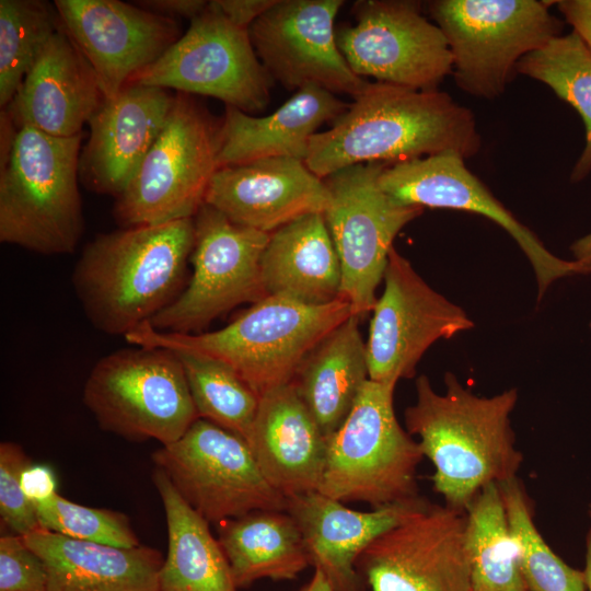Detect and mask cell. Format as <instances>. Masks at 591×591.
<instances>
[{"label":"cell","mask_w":591,"mask_h":591,"mask_svg":"<svg viewBox=\"0 0 591 591\" xmlns=\"http://www.w3.org/2000/svg\"><path fill=\"white\" fill-rule=\"evenodd\" d=\"M387 165L356 164L324 178L331 192L324 217L340 263V298L359 320L373 310L395 236L424 211L380 187Z\"/></svg>","instance_id":"30bf717a"},{"label":"cell","mask_w":591,"mask_h":591,"mask_svg":"<svg viewBox=\"0 0 591 591\" xmlns=\"http://www.w3.org/2000/svg\"><path fill=\"white\" fill-rule=\"evenodd\" d=\"M155 468L209 523L256 510L287 511L288 499L262 474L247 442L198 418L175 442L152 453Z\"/></svg>","instance_id":"4fadbf2b"},{"label":"cell","mask_w":591,"mask_h":591,"mask_svg":"<svg viewBox=\"0 0 591 591\" xmlns=\"http://www.w3.org/2000/svg\"><path fill=\"white\" fill-rule=\"evenodd\" d=\"M174 352L184 368L198 418L206 419L246 441L259 396L227 363L196 352Z\"/></svg>","instance_id":"d6a6232c"},{"label":"cell","mask_w":591,"mask_h":591,"mask_svg":"<svg viewBox=\"0 0 591 591\" xmlns=\"http://www.w3.org/2000/svg\"><path fill=\"white\" fill-rule=\"evenodd\" d=\"M465 513L472 591H528L499 485L484 487Z\"/></svg>","instance_id":"4dcf8cb0"},{"label":"cell","mask_w":591,"mask_h":591,"mask_svg":"<svg viewBox=\"0 0 591 591\" xmlns=\"http://www.w3.org/2000/svg\"><path fill=\"white\" fill-rule=\"evenodd\" d=\"M393 384L368 380L340 427L327 439L318 491L373 509L419 496L424 453L394 412Z\"/></svg>","instance_id":"8992f818"},{"label":"cell","mask_w":591,"mask_h":591,"mask_svg":"<svg viewBox=\"0 0 591 591\" xmlns=\"http://www.w3.org/2000/svg\"><path fill=\"white\" fill-rule=\"evenodd\" d=\"M482 147L473 112L448 93L368 82L332 127L312 136L306 166L320 178L356 164H396Z\"/></svg>","instance_id":"6da1fadb"},{"label":"cell","mask_w":591,"mask_h":591,"mask_svg":"<svg viewBox=\"0 0 591 591\" xmlns=\"http://www.w3.org/2000/svg\"><path fill=\"white\" fill-rule=\"evenodd\" d=\"M465 511L430 503L376 537L356 568L371 591H472Z\"/></svg>","instance_id":"2e32d148"},{"label":"cell","mask_w":591,"mask_h":591,"mask_svg":"<svg viewBox=\"0 0 591 591\" xmlns=\"http://www.w3.org/2000/svg\"><path fill=\"white\" fill-rule=\"evenodd\" d=\"M570 250L573 260L591 267V232L575 241Z\"/></svg>","instance_id":"7bdbcfd3"},{"label":"cell","mask_w":591,"mask_h":591,"mask_svg":"<svg viewBox=\"0 0 591 591\" xmlns=\"http://www.w3.org/2000/svg\"><path fill=\"white\" fill-rule=\"evenodd\" d=\"M278 0H213L217 8L235 25L250 26Z\"/></svg>","instance_id":"ab89813d"},{"label":"cell","mask_w":591,"mask_h":591,"mask_svg":"<svg viewBox=\"0 0 591 591\" xmlns=\"http://www.w3.org/2000/svg\"><path fill=\"white\" fill-rule=\"evenodd\" d=\"M175 95L165 89L127 84L103 100L89 120L79 176L88 189L117 198L138 172L158 138Z\"/></svg>","instance_id":"44dd1931"},{"label":"cell","mask_w":591,"mask_h":591,"mask_svg":"<svg viewBox=\"0 0 591 591\" xmlns=\"http://www.w3.org/2000/svg\"><path fill=\"white\" fill-rule=\"evenodd\" d=\"M101 429L131 441H177L198 419L184 368L165 348L135 346L101 358L83 387Z\"/></svg>","instance_id":"ba28073f"},{"label":"cell","mask_w":591,"mask_h":591,"mask_svg":"<svg viewBox=\"0 0 591 591\" xmlns=\"http://www.w3.org/2000/svg\"><path fill=\"white\" fill-rule=\"evenodd\" d=\"M127 84L212 96L252 115L268 105L274 80L259 61L248 30L233 24L209 1L188 30Z\"/></svg>","instance_id":"8fae6325"},{"label":"cell","mask_w":591,"mask_h":591,"mask_svg":"<svg viewBox=\"0 0 591 591\" xmlns=\"http://www.w3.org/2000/svg\"><path fill=\"white\" fill-rule=\"evenodd\" d=\"M0 591H47L45 565L21 535L1 534Z\"/></svg>","instance_id":"74e56055"},{"label":"cell","mask_w":591,"mask_h":591,"mask_svg":"<svg viewBox=\"0 0 591 591\" xmlns=\"http://www.w3.org/2000/svg\"><path fill=\"white\" fill-rule=\"evenodd\" d=\"M558 10L591 51V0L555 1Z\"/></svg>","instance_id":"60d3db41"},{"label":"cell","mask_w":591,"mask_h":591,"mask_svg":"<svg viewBox=\"0 0 591 591\" xmlns=\"http://www.w3.org/2000/svg\"><path fill=\"white\" fill-rule=\"evenodd\" d=\"M217 125L188 94H175L162 130L138 172L116 198L123 228L194 218L218 170Z\"/></svg>","instance_id":"9c48e42d"},{"label":"cell","mask_w":591,"mask_h":591,"mask_svg":"<svg viewBox=\"0 0 591 591\" xmlns=\"http://www.w3.org/2000/svg\"><path fill=\"white\" fill-rule=\"evenodd\" d=\"M246 442L266 480L287 499L318 491L326 437L292 383L259 396Z\"/></svg>","instance_id":"cb8c5ba5"},{"label":"cell","mask_w":591,"mask_h":591,"mask_svg":"<svg viewBox=\"0 0 591 591\" xmlns=\"http://www.w3.org/2000/svg\"><path fill=\"white\" fill-rule=\"evenodd\" d=\"M297 591H335L329 580L320 570H313L311 579Z\"/></svg>","instance_id":"ee69618b"},{"label":"cell","mask_w":591,"mask_h":591,"mask_svg":"<svg viewBox=\"0 0 591 591\" xmlns=\"http://www.w3.org/2000/svg\"><path fill=\"white\" fill-rule=\"evenodd\" d=\"M217 526L237 589L262 579L293 580L311 566L301 532L287 511L256 510Z\"/></svg>","instance_id":"f546056e"},{"label":"cell","mask_w":591,"mask_h":591,"mask_svg":"<svg viewBox=\"0 0 591 591\" xmlns=\"http://www.w3.org/2000/svg\"><path fill=\"white\" fill-rule=\"evenodd\" d=\"M82 134L16 130L1 164L0 241L43 255L72 253L84 230L78 188Z\"/></svg>","instance_id":"5b68a950"},{"label":"cell","mask_w":591,"mask_h":591,"mask_svg":"<svg viewBox=\"0 0 591 591\" xmlns=\"http://www.w3.org/2000/svg\"><path fill=\"white\" fill-rule=\"evenodd\" d=\"M498 485L528 591H587L583 571L555 554L537 530L532 501L520 479Z\"/></svg>","instance_id":"836d02e7"},{"label":"cell","mask_w":591,"mask_h":591,"mask_svg":"<svg viewBox=\"0 0 591 591\" xmlns=\"http://www.w3.org/2000/svg\"><path fill=\"white\" fill-rule=\"evenodd\" d=\"M329 202L324 179L293 158L220 167L205 196V204L232 222L268 234L304 216L324 213Z\"/></svg>","instance_id":"ffe728a7"},{"label":"cell","mask_w":591,"mask_h":591,"mask_svg":"<svg viewBox=\"0 0 591 591\" xmlns=\"http://www.w3.org/2000/svg\"><path fill=\"white\" fill-rule=\"evenodd\" d=\"M430 503L418 496L357 511L312 491L288 498L287 512L301 532L310 565L326 576L334 590L364 591V581L356 568L360 554L381 534Z\"/></svg>","instance_id":"7402d4cb"},{"label":"cell","mask_w":591,"mask_h":591,"mask_svg":"<svg viewBox=\"0 0 591 591\" xmlns=\"http://www.w3.org/2000/svg\"><path fill=\"white\" fill-rule=\"evenodd\" d=\"M42 528L86 542L119 547L139 546L129 518L119 511L86 507L58 493L34 503Z\"/></svg>","instance_id":"d590c367"},{"label":"cell","mask_w":591,"mask_h":591,"mask_svg":"<svg viewBox=\"0 0 591 591\" xmlns=\"http://www.w3.org/2000/svg\"><path fill=\"white\" fill-rule=\"evenodd\" d=\"M416 402L404 413L405 429L434 467L433 490L445 505L466 511L487 485L517 477L523 453L515 447L510 416L515 387L490 397L467 390L455 374H444V392L433 390L422 374L416 380Z\"/></svg>","instance_id":"7a4b0ae2"},{"label":"cell","mask_w":591,"mask_h":591,"mask_svg":"<svg viewBox=\"0 0 591 591\" xmlns=\"http://www.w3.org/2000/svg\"><path fill=\"white\" fill-rule=\"evenodd\" d=\"M582 571L584 576L586 590L591 591V528L586 535V564Z\"/></svg>","instance_id":"f6af8a7d"},{"label":"cell","mask_w":591,"mask_h":591,"mask_svg":"<svg viewBox=\"0 0 591 591\" xmlns=\"http://www.w3.org/2000/svg\"><path fill=\"white\" fill-rule=\"evenodd\" d=\"M366 341L369 379L396 385L410 379L428 348L474 327L466 312L432 289L394 247Z\"/></svg>","instance_id":"9a60e30c"},{"label":"cell","mask_w":591,"mask_h":591,"mask_svg":"<svg viewBox=\"0 0 591 591\" xmlns=\"http://www.w3.org/2000/svg\"><path fill=\"white\" fill-rule=\"evenodd\" d=\"M351 315V306L343 298L311 305L266 296L215 332L166 333L144 322L125 338L134 346L190 351L218 359L260 396L291 383L314 347Z\"/></svg>","instance_id":"277c9868"},{"label":"cell","mask_w":591,"mask_h":591,"mask_svg":"<svg viewBox=\"0 0 591 591\" xmlns=\"http://www.w3.org/2000/svg\"><path fill=\"white\" fill-rule=\"evenodd\" d=\"M420 7L410 0L357 1L356 25L336 31L337 46L351 70L378 82L438 90L452 74V54L442 31Z\"/></svg>","instance_id":"5bb4252c"},{"label":"cell","mask_w":591,"mask_h":591,"mask_svg":"<svg viewBox=\"0 0 591 591\" xmlns=\"http://www.w3.org/2000/svg\"><path fill=\"white\" fill-rule=\"evenodd\" d=\"M24 494L33 502L50 498L57 493V479L54 471L45 464L31 463L21 475Z\"/></svg>","instance_id":"f35d334b"},{"label":"cell","mask_w":591,"mask_h":591,"mask_svg":"<svg viewBox=\"0 0 591 591\" xmlns=\"http://www.w3.org/2000/svg\"><path fill=\"white\" fill-rule=\"evenodd\" d=\"M137 5L151 12L171 18L195 19L205 11L208 5L204 0H141Z\"/></svg>","instance_id":"b9f144b4"},{"label":"cell","mask_w":591,"mask_h":591,"mask_svg":"<svg viewBox=\"0 0 591 591\" xmlns=\"http://www.w3.org/2000/svg\"><path fill=\"white\" fill-rule=\"evenodd\" d=\"M32 463L21 445L0 444V521L2 533L24 536L42 529L34 503L21 484L24 468Z\"/></svg>","instance_id":"8d00e7d4"},{"label":"cell","mask_w":591,"mask_h":591,"mask_svg":"<svg viewBox=\"0 0 591 591\" xmlns=\"http://www.w3.org/2000/svg\"><path fill=\"white\" fill-rule=\"evenodd\" d=\"M343 0H278L248 28L255 53L283 88L316 85L352 99L368 81L357 76L340 53L334 30Z\"/></svg>","instance_id":"e0dca14e"},{"label":"cell","mask_w":591,"mask_h":591,"mask_svg":"<svg viewBox=\"0 0 591 591\" xmlns=\"http://www.w3.org/2000/svg\"><path fill=\"white\" fill-rule=\"evenodd\" d=\"M60 24L93 68L104 100L182 35L176 19L119 0H56Z\"/></svg>","instance_id":"d6986e66"},{"label":"cell","mask_w":591,"mask_h":591,"mask_svg":"<svg viewBox=\"0 0 591 591\" xmlns=\"http://www.w3.org/2000/svg\"><path fill=\"white\" fill-rule=\"evenodd\" d=\"M553 1L433 0L428 11L442 31L453 60L452 76L464 92L494 100L517 63L561 35L563 22L549 12Z\"/></svg>","instance_id":"52a82bcc"},{"label":"cell","mask_w":591,"mask_h":591,"mask_svg":"<svg viewBox=\"0 0 591 591\" xmlns=\"http://www.w3.org/2000/svg\"><path fill=\"white\" fill-rule=\"evenodd\" d=\"M260 270L266 296L311 305L339 299L341 268L324 213L304 216L270 233Z\"/></svg>","instance_id":"4316f807"},{"label":"cell","mask_w":591,"mask_h":591,"mask_svg":"<svg viewBox=\"0 0 591 591\" xmlns=\"http://www.w3.org/2000/svg\"><path fill=\"white\" fill-rule=\"evenodd\" d=\"M60 27L55 4L0 1V106L13 100L38 55Z\"/></svg>","instance_id":"e575fe53"},{"label":"cell","mask_w":591,"mask_h":591,"mask_svg":"<svg viewBox=\"0 0 591 591\" xmlns=\"http://www.w3.org/2000/svg\"><path fill=\"white\" fill-rule=\"evenodd\" d=\"M349 106L335 94L305 85L273 114L254 117L225 106L218 131V169L269 158L305 160L310 140Z\"/></svg>","instance_id":"d4e9b609"},{"label":"cell","mask_w":591,"mask_h":591,"mask_svg":"<svg viewBox=\"0 0 591 591\" xmlns=\"http://www.w3.org/2000/svg\"><path fill=\"white\" fill-rule=\"evenodd\" d=\"M194 242V218L96 235L72 275L89 321L124 336L150 322L184 289Z\"/></svg>","instance_id":"3957f363"},{"label":"cell","mask_w":591,"mask_h":591,"mask_svg":"<svg viewBox=\"0 0 591 591\" xmlns=\"http://www.w3.org/2000/svg\"><path fill=\"white\" fill-rule=\"evenodd\" d=\"M194 228L193 275L149 322L158 331L198 334L240 303L266 297L260 260L270 234L236 224L207 204L195 215Z\"/></svg>","instance_id":"7c38bea8"},{"label":"cell","mask_w":591,"mask_h":591,"mask_svg":"<svg viewBox=\"0 0 591 591\" xmlns=\"http://www.w3.org/2000/svg\"><path fill=\"white\" fill-rule=\"evenodd\" d=\"M369 380L366 341L351 315L306 356L292 384L326 439L345 421Z\"/></svg>","instance_id":"83f0119b"},{"label":"cell","mask_w":591,"mask_h":591,"mask_svg":"<svg viewBox=\"0 0 591 591\" xmlns=\"http://www.w3.org/2000/svg\"><path fill=\"white\" fill-rule=\"evenodd\" d=\"M43 560L47 591H159L162 554L74 540L44 528L23 536Z\"/></svg>","instance_id":"484cf974"},{"label":"cell","mask_w":591,"mask_h":591,"mask_svg":"<svg viewBox=\"0 0 591 591\" xmlns=\"http://www.w3.org/2000/svg\"><path fill=\"white\" fill-rule=\"evenodd\" d=\"M587 513H588L589 519L591 520V502L588 505Z\"/></svg>","instance_id":"bcb514c9"},{"label":"cell","mask_w":591,"mask_h":591,"mask_svg":"<svg viewBox=\"0 0 591 591\" xmlns=\"http://www.w3.org/2000/svg\"><path fill=\"white\" fill-rule=\"evenodd\" d=\"M515 72L545 83L579 113L586 128V143L570 179H583L591 172L590 49L575 32L559 35L521 58Z\"/></svg>","instance_id":"1f68e13d"},{"label":"cell","mask_w":591,"mask_h":591,"mask_svg":"<svg viewBox=\"0 0 591 591\" xmlns=\"http://www.w3.org/2000/svg\"><path fill=\"white\" fill-rule=\"evenodd\" d=\"M454 151L387 165L380 187L396 200L417 207L473 212L490 219L518 243L531 263L537 281V299L557 279L591 274V267L566 260L549 252L465 165Z\"/></svg>","instance_id":"ac0fdd59"},{"label":"cell","mask_w":591,"mask_h":591,"mask_svg":"<svg viewBox=\"0 0 591 591\" xmlns=\"http://www.w3.org/2000/svg\"><path fill=\"white\" fill-rule=\"evenodd\" d=\"M103 100L93 68L60 24L3 111L16 129L73 137Z\"/></svg>","instance_id":"603a6c76"},{"label":"cell","mask_w":591,"mask_h":591,"mask_svg":"<svg viewBox=\"0 0 591 591\" xmlns=\"http://www.w3.org/2000/svg\"><path fill=\"white\" fill-rule=\"evenodd\" d=\"M152 479L167 526V553L159 572V591H237L209 522L181 497L161 470L154 468Z\"/></svg>","instance_id":"f1b7e54d"}]
</instances>
